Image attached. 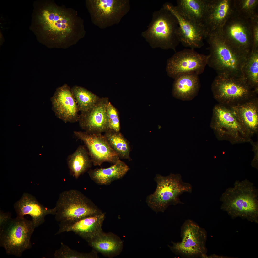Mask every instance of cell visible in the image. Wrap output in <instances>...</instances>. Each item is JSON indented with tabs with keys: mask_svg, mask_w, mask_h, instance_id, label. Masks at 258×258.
I'll return each instance as SVG.
<instances>
[{
	"mask_svg": "<svg viewBox=\"0 0 258 258\" xmlns=\"http://www.w3.org/2000/svg\"><path fill=\"white\" fill-rule=\"evenodd\" d=\"M181 241L172 242L168 246L175 254L189 258H207L206 246L207 233L204 228L188 220L183 225L181 232Z\"/></svg>",
	"mask_w": 258,
	"mask_h": 258,
	"instance_id": "cell-10",
	"label": "cell"
},
{
	"mask_svg": "<svg viewBox=\"0 0 258 258\" xmlns=\"http://www.w3.org/2000/svg\"><path fill=\"white\" fill-rule=\"evenodd\" d=\"M33 6L30 29L41 43L65 48L85 37L84 20L75 9L51 0L35 1Z\"/></svg>",
	"mask_w": 258,
	"mask_h": 258,
	"instance_id": "cell-1",
	"label": "cell"
},
{
	"mask_svg": "<svg viewBox=\"0 0 258 258\" xmlns=\"http://www.w3.org/2000/svg\"><path fill=\"white\" fill-rule=\"evenodd\" d=\"M157 187L154 192L147 196V205L156 213L163 212L170 205L183 204L179 198L184 192L191 193V185L184 182L179 174L164 176L157 174L155 178Z\"/></svg>",
	"mask_w": 258,
	"mask_h": 258,
	"instance_id": "cell-6",
	"label": "cell"
},
{
	"mask_svg": "<svg viewBox=\"0 0 258 258\" xmlns=\"http://www.w3.org/2000/svg\"><path fill=\"white\" fill-rule=\"evenodd\" d=\"M36 228L31 220L11 218L0 227V246L7 254L21 256L31 248V238Z\"/></svg>",
	"mask_w": 258,
	"mask_h": 258,
	"instance_id": "cell-7",
	"label": "cell"
},
{
	"mask_svg": "<svg viewBox=\"0 0 258 258\" xmlns=\"http://www.w3.org/2000/svg\"><path fill=\"white\" fill-rule=\"evenodd\" d=\"M234 12V0H207L203 25L208 34L221 29Z\"/></svg>",
	"mask_w": 258,
	"mask_h": 258,
	"instance_id": "cell-17",
	"label": "cell"
},
{
	"mask_svg": "<svg viewBox=\"0 0 258 258\" xmlns=\"http://www.w3.org/2000/svg\"><path fill=\"white\" fill-rule=\"evenodd\" d=\"M258 196L252 183L247 179L236 180L222 194L220 208L233 219L239 217L258 223Z\"/></svg>",
	"mask_w": 258,
	"mask_h": 258,
	"instance_id": "cell-2",
	"label": "cell"
},
{
	"mask_svg": "<svg viewBox=\"0 0 258 258\" xmlns=\"http://www.w3.org/2000/svg\"><path fill=\"white\" fill-rule=\"evenodd\" d=\"M210 54L207 64L218 75L242 77V69L246 56L232 48L226 41L221 29L209 33L206 38Z\"/></svg>",
	"mask_w": 258,
	"mask_h": 258,
	"instance_id": "cell-3",
	"label": "cell"
},
{
	"mask_svg": "<svg viewBox=\"0 0 258 258\" xmlns=\"http://www.w3.org/2000/svg\"><path fill=\"white\" fill-rule=\"evenodd\" d=\"M228 106L250 136L251 137L258 132V100L256 96Z\"/></svg>",
	"mask_w": 258,
	"mask_h": 258,
	"instance_id": "cell-21",
	"label": "cell"
},
{
	"mask_svg": "<svg viewBox=\"0 0 258 258\" xmlns=\"http://www.w3.org/2000/svg\"><path fill=\"white\" fill-rule=\"evenodd\" d=\"M210 126L219 140L234 144L251 140V137L228 106L220 103L215 106Z\"/></svg>",
	"mask_w": 258,
	"mask_h": 258,
	"instance_id": "cell-8",
	"label": "cell"
},
{
	"mask_svg": "<svg viewBox=\"0 0 258 258\" xmlns=\"http://www.w3.org/2000/svg\"><path fill=\"white\" fill-rule=\"evenodd\" d=\"M56 117L65 123L78 121V106L71 88L66 84L58 88L51 99Z\"/></svg>",
	"mask_w": 258,
	"mask_h": 258,
	"instance_id": "cell-16",
	"label": "cell"
},
{
	"mask_svg": "<svg viewBox=\"0 0 258 258\" xmlns=\"http://www.w3.org/2000/svg\"><path fill=\"white\" fill-rule=\"evenodd\" d=\"M108 129L120 131V124L118 113L116 108L109 101L106 108Z\"/></svg>",
	"mask_w": 258,
	"mask_h": 258,
	"instance_id": "cell-32",
	"label": "cell"
},
{
	"mask_svg": "<svg viewBox=\"0 0 258 258\" xmlns=\"http://www.w3.org/2000/svg\"><path fill=\"white\" fill-rule=\"evenodd\" d=\"M55 207V219L59 223V228L102 213L83 194L75 189L61 193Z\"/></svg>",
	"mask_w": 258,
	"mask_h": 258,
	"instance_id": "cell-5",
	"label": "cell"
},
{
	"mask_svg": "<svg viewBox=\"0 0 258 258\" xmlns=\"http://www.w3.org/2000/svg\"><path fill=\"white\" fill-rule=\"evenodd\" d=\"M77 104L79 111L86 112L92 108L100 98L97 95L81 87L75 86L71 88Z\"/></svg>",
	"mask_w": 258,
	"mask_h": 258,
	"instance_id": "cell-29",
	"label": "cell"
},
{
	"mask_svg": "<svg viewBox=\"0 0 258 258\" xmlns=\"http://www.w3.org/2000/svg\"><path fill=\"white\" fill-rule=\"evenodd\" d=\"M214 98L219 103L230 106L256 96L258 93L242 77L218 75L211 85Z\"/></svg>",
	"mask_w": 258,
	"mask_h": 258,
	"instance_id": "cell-9",
	"label": "cell"
},
{
	"mask_svg": "<svg viewBox=\"0 0 258 258\" xmlns=\"http://www.w3.org/2000/svg\"><path fill=\"white\" fill-rule=\"evenodd\" d=\"M55 258H96L98 256L97 252L92 250L88 253L80 252L72 249L61 242L60 247L55 251L54 254Z\"/></svg>",
	"mask_w": 258,
	"mask_h": 258,
	"instance_id": "cell-31",
	"label": "cell"
},
{
	"mask_svg": "<svg viewBox=\"0 0 258 258\" xmlns=\"http://www.w3.org/2000/svg\"><path fill=\"white\" fill-rule=\"evenodd\" d=\"M129 169L128 166L120 160L116 163L106 168L90 169L88 171L91 178L101 185H107L122 177Z\"/></svg>",
	"mask_w": 258,
	"mask_h": 258,
	"instance_id": "cell-24",
	"label": "cell"
},
{
	"mask_svg": "<svg viewBox=\"0 0 258 258\" xmlns=\"http://www.w3.org/2000/svg\"><path fill=\"white\" fill-rule=\"evenodd\" d=\"M109 101L107 98H100L90 110L81 113L78 122L85 131L90 134H102L108 129L106 108Z\"/></svg>",
	"mask_w": 258,
	"mask_h": 258,
	"instance_id": "cell-18",
	"label": "cell"
},
{
	"mask_svg": "<svg viewBox=\"0 0 258 258\" xmlns=\"http://www.w3.org/2000/svg\"><path fill=\"white\" fill-rule=\"evenodd\" d=\"M242 77L258 94V49L252 51L247 58L242 69Z\"/></svg>",
	"mask_w": 258,
	"mask_h": 258,
	"instance_id": "cell-27",
	"label": "cell"
},
{
	"mask_svg": "<svg viewBox=\"0 0 258 258\" xmlns=\"http://www.w3.org/2000/svg\"><path fill=\"white\" fill-rule=\"evenodd\" d=\"M74 134L84 143L93 165L100 166L106 162L114 164L120 160L102 134L74 131Z\"/></svg>",
	"mask_w": 258,
	"mask_h": 258,
	"instance_id": "cell-14",
	"label": "cell"
},
{
	"mask_svg": "<svg viewBox=\"0 0 258 258\" xmlns=\"http://www.w3.org/2000/svg\"><path fill=\"white\" fill-rule=\"evenodd\" d=\"M209 57V55L199 54L191 48L176 52L167 60L166 70L167 74L174 79L185 73L201 74L207 64Z\"/></svg>",
	"mask_w": 258,
	"mask_h": 258,
	"instance_id": "cell-13",
	"label": "cell"
},
{
	"mask_svg": "<svg viewBox=\"0 0 258 258\" xmlns=\"http://www.w3.org/2000/svg\"><path fill=\"white\" fill-rule=\"evenodd\" d=\"M93 23L101 29L118 24L130 9L128 0H86Z\"/></svg>",
	"mask_w": 258,
	"mask_h": 258,
	"instance_id": "cell-11",
	"label": "cell"
},
{
	"mask_svg": "<svg viewBox=\"0 0 258 258\" xmlns=\"http://www.w3.org/2000/svg\"><path fill=\"white\" fill-rule=\"evenodd\" d=\"M14 207L17 217L23 218L26 215H30L36 227L44 222L47 215H55L56 212L55 207L50 209L45 207L34 196L27 193L23 194L21 199L14 204Z\"/></svg>",
	"mask_w": 258,
	"mask_h": 258,
	"instance_id": "cell-19",
	"label": "cell"
},
{
	"mask_svg": "<svg viewBox=\"0 0 258 258\" xmlns=\"http://www.w3.org/2000/svg\"><path fill=\"white\" fill-rule=\"evenodd\" d=\"M199 75L194 73L180 75L174 79L172 93L175 98L184 101L192 100L198 95L200 88Z\"/></svg>",
	"mask_w": 258,
	"mask_h": 258,
	"instance_id": "cell-22",
	"label": "cell"
},
{
	"mask_svg": "<svg viewBox=\"0 0 258 258\" xmlns=\"http://www.w3.org/2000/svg\"><path fill=\"white\" fill-rule=\"evenodd\" d=\"M207 2V0H178L175 6L182 14L190 20L203 25Z\"/></svg>",
	"mask_w": 258,
	"mask_h": 258,
	"instance_id": "cell-26",
	"label": "cell"
},
{
	"mask_svg": "<svg viewBox=\"0 0 258 258\" xmlns=\"http://www.w3.org/2000/svg\"><path fill=\"white\" fill-rule=\"evenodd\" d=\"M258 0H234L235 13L245 18L250 19L258 13Z\"/></svg>",
	"mask_w": 258,
	"mask_h": 258,
	"instance_id": "cell-30",
	"label": "cell"
},
{
	"mask_svg": "<svg viewBox=\"0 0 258 258\" xmlns=\"http://www.w3.org/2000/svg\"><path fill=\"white\" fill-rule=\"evenodd\" d=\"M67 162L70 174L76 179L91 169L92 162L85 146L79 145L69 155Z\"/></svg>",
	"mask_w": 258,
	"mask_h": 258,
	"instance_id": "cell-25",
	"label": "cell"
},
{
	"mask_svg": "<svg viewBox=\"0 0 258 258\" xmlns=\"http://www.w3.org/2000/svg\"><path fill=\"white\" fill-rule=\"evenodd\" d=\"M11 213H4L0 211V227L2 226L11 218Z\"/></svg>",
	"mask_w": 258,
	"mask_h": 258,
	"instance_id": "cell-34",
	"label": "cell"
},
{
	"mask_svg": "<svg viewBox=\"0 0 258 258\" xmlns=\"http://www.w3.org/2000/svg\"><path fill=\"white\" fill-rule=\"evenodd\" d=\"M221 31L225 40L232 48L246 56L250 54L253 45L250 19L242 17L234 12L226 22Z\"/></svg>",
	"mask_w": 258,
	"mask_h": 258,
	"instance_id": "cell-12",
	"label": "cell"
},
{
	"mask_svg": "<svg viewBox=\"0 0 258 258\" xmlns=\"http://www.w3.org/2000/svg\"><path fill=\"white\" fill-rule=\"evenodd\" d=\"M105 214H100L88 216L73 223L59 228L55 235L66 232H72L88 242L103 231L102 226L105 219Z\"/></svg>",
	"mask_w": 258,
	"mask_h": 258,
	"instance_id": "cell-20",
	"label": "cell"
},
{
	"mask_svg": "<svg viewBox=\"0 0 258 258\" xmlns=\"http://www.w3.org/2000/svg\"><path fill=\"white\" fill-rule=\"evenodd\" d=\"M88 243L93 250L109 258L119 255L123 246V242L118 236L103 231Z\"/></svg>",
	"mask_w": 258,
	"mask_h": 258,
	"instance_id": "cell-23",
	"label": "cell"
},
{
	"mask_svg": "<svg viewBox=\"0 0 258 258\" xmlns=\"http://www.w3.org/2000/svg\"><path fill=\"white\" fill-rule=\"evenodd\" d=\"M163 5L169 10L177 19L178 35L180 43L184 46L194 49L202 47L204 40L208 33L204 26L194 23L187 18L177 10L175 6L169 3Z\"/></svg>",
	"mask_w": 258,
	"mask_h": 258,
	"instance_id": "cell-15",
	"label": "cell"
},
{
	"mask_svg": "<svg viewBox=\"0 0 258 258\" xmlns=\"http://www.w3.org/2000/svg\"><path fill=\"white\" fill-rule=\"evenodd\" d=\"M111 147L121 159L131 160V148L127 140L120 132L108 129L104 134Z\"/></svg>",
	"mask_w": 258,
	"mask_h": 258,
	"instance_id": "cell-28",
	"label": "cell"
},
{
	"mask_svg": "<svg viewBox=\"0 0 258 258\" xmlns=\"http://www.w3.org/2000/svg\"><path fill=\"white\" fill-rule=\"evenodd\" d=\"M178 28L176 17L163 5L153 13L151 21L142 35L153 48L172 49L176 52V48L180 43Z\"/></svg>",
	"mask_w": 258,
	"mask_h": 258,
	"instance_id": "cell-4",
	"label": "cell"
},
{
	"mask_svg": "<svg viewBox=\"0 0 258 258\" xmlns=\"http://www.w3.org/2000/svg\"><path fill=\"white\" fill-rule=\"evenodd\" d=\"M252 25L253 45L252 51L258 49V15H255L250 19Z\"/></svg>",
	"mask_w": 258,
	"mask_h": 258,
	"instance_id": "cell-33",
	"label": "cell"
}]
</instances>
